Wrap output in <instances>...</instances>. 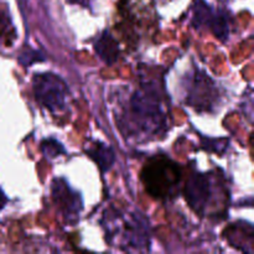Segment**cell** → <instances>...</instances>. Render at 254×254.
<instances>
[{"mask_svg": "<svg viewBox=\"0 0 254 254\" xmlns=\"http://www.w3.org/2000/svg\"><path fill=\"white\" fill-rule=\"evenodd\" d=\"M35 98L41 106L46 107L51 113L61 111L66 104L67 87L60 77L52 73L35 74Z\"/></svg>", "mask_w": 254, "mask_h": 254, "instance_id": "cell-2", "label": "cell"}, {"mask_svg": "<svg viewBox=\"0 0 254 254\" xmlns=\"http://www.w3.org/2000/svg\"><path fill=\"white\" fill-rule=\"evenodd\" d=\"M94 51L107 64H113L118 60L119 46L117 40L108 31L103 32L101 37L94 44Z\"/></svg>", "mask_w": 254, "mask_h": 254, "instance_id": "cell-5", "label": "cell"}, {"mask_svg": "<svg viewBox=\"0 0 254 254\" xmlns=\"http://www.w3.org/2000/svg\"><path fill=\"white\" fill-rule=\"evenodd\" d=\"M212 26H213V32L217 35V37H222V36H227L228 31H227V22L223 17H215V20L212 21Z\"/></svg>", "mask_w": 254, "mask_h": 254, "instance_id": "cell-7", "label": "cell"}, {"mask_svg": "<svg viewBox=\"0 0 254 254\" xmlns=\"http://www.w3.org/2000/svg\"><path fill=\"white\" fill-rule=\"evenodd\" d=\"M140 179L149 195L156 200L168 201L178 196L183 170L168 156H154L144 165Z\"/></svg>", "mask_w": 254, "mask_h": 254, "instance_id": "cell-1", "label": "cell"}, {"mask_svg": "<svg viewBox=\"0 0 254 254\" xmlns=\"http://www.w3.org/2000/svg\"><path fill=\"white\" fill-rule=\"evenodd\" d=\"M211 188H212V184H211L210 176L205 174H192L189 176L186 181L185 189H184L186 201L198 215H203L205 212L206 206L212 196Z\"/></svg>", "mask_w": 254, "mask_h": 254, "instance_id": "cell-3", "label": "cell"}, {"mask_svg": "<svg viewBox=\"0 0 254 254\" xmlns=\"http://www.w3.org/2000/svg\"><path fill=\"white\" fill-rule=\"evenodd\" d=\"M92 159L97 163V165L101 168L102 171H107L114 163V153L111 148L99 144V145H93L91 149L87 150Z\"/></svg>", "mask_w": 254, "mask_h": 254, "instance_id": "cell-6", "label": "cell"}, {"mask_svg": "<svg viewBox=\"0 0 254 254\" xmlns=\"http://www.w3.org/2000/svg\"><path fill=\"white\" fill-rule=\"evenodd\" d=\"M52 197L60 208L67 215H77L82 207L81 201L78 200L76 193L66 184H60V180L54 181Z\"/></svg>", "mask_w": 254, "mask_h": 254, "instance_id": "cell-4", "label": "cell"}]
</instances>
